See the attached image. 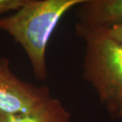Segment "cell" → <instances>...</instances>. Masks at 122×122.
Returning <instances> with one entry per match:
<instances>
[{
	"instance_id": "6da1fadb",
	"label": "cell",
	"mask_w": 122,
	"mask_h": 122,
	"mask_svg": "<svg viewBox=\"0 0 122 122\" xmlns=\"http://www.w3.org/2000/svg\"><path fill=\"white\" fill-rule=\"evenodd\" d=\"M83 0H26L18 10L0 17V30L19 44L30 60L34 76L48 79L46 50L62 18Z\"/></svg>"
},
{
	"instance_id": "7a4b0ae2",
	"label": "cell",
	"mask_w": 122,
	"mask_h": 122,
	"mask_svg": "<svg viewBox=\"0 0 122 122\" xmlns=\"http://www.w3.org/2000/svg\"><path fill=\"white\" fill-rule=\"evenodd\" d=\"M85 42L82 76L113 119H122V43L103 29L75 24Z\"/></svg>"
},
{
	"instance_id": "3957f363",
	"label": "cell",
	"mask_w": 122,
	"mask_h": 122,
	"mask_svg": "<svg viewBox=\"0 0 122 122\" xmlns=\"http://www.w3.org/2000/svg\"><path fill=\"white\" fill-rule=\"evenodd\" d=\"M52 97L48 86H38L21 80L11 71L8 58L0 57V112L28 113Z\"/></svg>"
},
{
	"instance_id": "277c9868",
	"label": "cell",
	"mask_w": 122,
	"mask_h": 122,
	"mask_svg": "<svg viewBox=\"0 0 122 122\" xmlns=\"http://www.w3.org/2000/svg\"><path fill=\"white\" fill-rule=\"evenodd\" d=\"M75 8L79 25L106 30L122 25V0H83Z\"/></svg>"
},
{
	"instance_id": "5b68a950",
	"label": "cell",
	"mask_w": 122,
	"mask_h": 122,
	"mask_svg": "<svg viewBox=\"0 0 122 122\" xmlns=\"http://www.w3.org/2000/svg\"><path fill=\"white\" fill-rule=\"evenodd\" d=\"M0 122H71V114L60 99L52 97L28 113L0 112Z\"/></svg>"
},
{
	"instance_id": "8992f818",
	"label": "cell",
	"mask_w": 122,
	"mask_h": 122,
	"mask_svg": "<svg viewBox=\"0 0 122 122\" xmlns=\"http://www.w3.org/2000/svg\"><path fill=\"white\" fill-rule=\"evenodd\" d=\"M26 0H0V17L14 12L25 3Z\"/></svg>"
},
{
	"instance_id": "52a82bcc",
	"label": "cell",
	"mask_w": 122,
	"mask_h": 122,
	"mask_svg": "<svg viewBox=\"0 0 122 122\" xmlns=\"http://www.w3.org/2000/svg\"><path fill=\"white\" fill-rule=\"evenodd\" d=\"M107 33H109V35L111 37L122 43V25L112 28L109 30H107Z\"/></svg>"
}]
</instances>
